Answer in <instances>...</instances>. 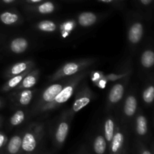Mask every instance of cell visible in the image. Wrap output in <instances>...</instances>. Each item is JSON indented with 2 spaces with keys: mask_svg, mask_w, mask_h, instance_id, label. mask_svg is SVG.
<instances>
[{
  "mask_svg": "<svg viewBox=\"0 0 154 154\" xmlns=\"http://www.w3.org/2000/svg\"><path fill=\"white\" fill-rule=\"evenodd\" d=\"M88 74L87 72H81L77 75H73V78L68 80L67 83L64 86L61 91L57 95L54 100L50 103L46 105H42L39 108V111L42 112L45 111H51V110L60 107V105H63L64 103L67 102L69 99L72 96V95L75 93V90H76L77 87L78 86L79 83L82 81L84 77Z\"/></svg>",
  "mask_w": 154,
  "mask_h": 154,
  "instance_id": "cell-1",
  "label": "cell"
},
{
  "mask_svg": "<svg viewBox=\"0 0 154 154\" xmlns=\"http://www.w3.org/2000/svg\"><path fill=\"white\" fill-rule=\"evenodd\" d=\"M95 60L93 59H86V60H81L66 63L51 77V80L57 81L61 78L77 75L81 72H83L84 69L91 66L92 64H93Z\"/></svg>",
  "mask_w": 154,
  "mask_h": 154,
  "instance_id": "cell-2",
  "label": "cell"
},
{
  "mask_svg": "<svg viewBox=\"0 0 154 154\" xmlns=\"http://www.w3.org/2000/svg\"><path fill=\"white\" fill-rule=\"evenodd\" d=\"M40 127L35 128L33 130L26 132L22 138V151L25 154H32L36 150L42 137Z\"/></svg>",
  "mask_w": 154,
  "mask_h": 154,
  "instance_id": "cell-3",
  "label": "cell"
},
{
  "mask_svg": "<svg viewBox=\"0 0 154 154\" xmlns=\"http://www.w3.org/2000/svg\"><path fill=\"white\" fill-rule=\"evenodd\" d=\"M93 93L90 91L89 87H85L81 90L77 95L75 100L72 105V111L73 113H77L81 111L82 108L87 106L91 101L93 98Z\"/></svg>",
  "mask_w": 154,
  "mask_h": 154,
  "instance_id": "cell-4",
  "label": "cell"
},
{
  "mask_svg": "<svg viewBox=\"0 0 154 154\" xmlns=\"http://www.w3.org/2000/svg\"><path fill=\"white\" fill-rule=\"evenodd\" d=\"M68 81H64V82H62V84H51V86L48 87L45 91L43 92L42 96V99H41L40 103V107H42V105H46V104L50 103V102H52L54 99V98L57 96V95L60 93L62 90V89L64 87V86L66 85V84L67 83Z\"/></svg>",
  "mask_w": 154,
  "mask_h": 154,
  "instance_id": "cell-5",
  "label": "cell"
},
{
  "mask_svg": "<svg viewBox=\"0 0 154 154\" xmlns=\"http://www.w3.org/2000/svg\"><path fill=\"white\" fill-rule=\"evenodd\" d=\"M124 135L123 132L117 129L114 131V136L111 139L109 147V154H122L124 146Z\"/></svg>",
  "mask_w": 154,
  "mask_h": 154,
  "instance_id": "cell-6",
  "label": "cell"
},
{
  "mask_svg": "<svg viewBox=\"0 0 154 154\" xmlns=\"http://www.w3.org/2000/svg\"><path fill=\"white\" fill-rule=\"evenodd\" d=\"M69 131V125L67 122L63 121L57 126L55 132V144L57 147H61L66 141Z\"/></svg>",
  "mask_w": 154,
  "mask_h": 154,
  "instance_id": "cell-7",
  "label": "cell"
},
{
  "mask_svg": "<svg viewBox=\"0 0 154 154\" xmlns=\"http://www.w3.org/2000/svg\"><path fill=\"white\" fill-rule=\"evenodd\" d=\"M144 34L143 25L139 22L135 23L130 27L128 32V38L132 44H137L142 38Z\"/></svg>",
  "mask_w": 154,
  "mask_h": 154,
  "instance_id": "cell-8",
  "label": "cell"
},
{
  "mask_svg": "<svg viewBox=\"0 0 154 154\" xmlns=\"http://www.w3.org/2000/svg\"><path fill=\"white\" fill-rule=\"evenodd\" d=\"M39 72L38 70L30 71L23 78L19 85L17 87V90L21 89H29L34 87L37 83L38 78Z\"/></svg>",
  "mask_w": 154,
  "mask_h": 154,
  "instance_id": "cell-9",
  "label": "cell"
},
{
  "mask_svg": "<svg viewBox=\"0 0 154 154\" xmlns=\"http://www.w3.org/2000/svg\"><path fill=\"white\" fill-rule=\"evenodd\" d=\"M33 66H34V63L32 61H25L17 63L14 65L12 67H11V69L8 72V75L12 77L14 76V75L22 74L23 72L31 69Z\"/></svg>",
  "mask_w": 154,
  "mask_h": 154,
  "instance_id": "cell-10",
  "label": "cell"
},
{
  "mask_svg": "<svg viewBox=\"0 0 154 154\" xmlns=\"http://www.w3.org/2000/svg\"><path fill=\"white\" fill-rule=\"evenodd\" d=\"M22 138L20 135H14L8 141L6 147L7 154H19L22 150Z\"/></svg>",
  "mask_w": 154,
  "mask_h": 154,
  "instance_id": "cell-11",
  "label": "cell"
},
{
  "mask_svg": "<svg viewBox=\"0 0 154 154\" xmlns=\"http://www.w3.org/2000/svg\"><path fill=\"white\" fill-rule=\"evenodd\" d=\"M124 94V86L122 84H117L111 87L110 90L108 99L112 104L117 103L121 100Z\"/></svg>",
  "mask_w": 154,
  "mask_h": 154,
  "instance_id": "cell-12",
  "label": "cell"
},
{
  "mask_svg": "<svg viewBox=\"0 0 154 154\" xmlns=\"http://www.w3.org/2000/svg\"><path fill=\"white\" fill-rule=\"evenodd\" d=\"M28 42L23 38H17L10 44V49L14 54H22L28 48Z\"/></svg>",
  "mask_w": 154,
  "mask_h": 154,
  "instance_id": "cell-13",
  "label": "cell"
},
{
  "mask_svg": "<svg viewBox=\"0 0 154 154\" xmlns=\"http://www.w3.org/2000/svg\"><path fill=\"white\" fill-rule=\"evenodd\" d=\"M30 71H31V69L26 71V72H23L22 74H20V75L12 76V78H11L8 81V82L3 86L2 90L4 92L9 91V90H12V89L17 87V86L20 84V83L21 81H22V80L23 79L24 77H25L26 75L30 72Z\"/></svg>",
  "mask_w": 154,
  "mask_h": 154,
  "instance_id": "cell-14",
  "label": "cell"
},
{
  "mask_svg": "<svg viewBox=\"0 0 154 154\" xmlns=\"http://www.w3.org/2000/svg\"><path fill=\"white\" fill-rule=\"evenodd\" d=\"M97 20V16L92 12H83L78 17V23L84 27L93 25Z\"/></svg>",
  "mask_w": 154,
  "mask_h": 154,
  "instance_id": "cell-15",
  "label": "cell"
},
{
  "mask_svg": "<svg viewBox=\"0 0 154 154\" xmlns=\"http://www.w3.org/2000/svg\"><path fill=\"white\" fill-rule=\"evenodd\" d=\"M137 105H138V102H137L136 98L132 95L128 96L125 102L124 109H123L125 114L128 117L133 116L136 111Z\"/></svg>",
  "mask_w": 154,
  "mask_h": 154,
  "instance_id": "cell-16",
  "label": "cell"
},
{
  "mask_svg": "<svg viewBox=\"0 0 154 154\" xmlns=\"http://www.w3.org/2000/svg\"><path fill=\"white\" fill-rule=\"evenodd\" d=\"M107 141L105 137L99 135L95 138L93 143V151L96 154H105L107 150Z\"/></svg>",
  "mask_w": 154,
  "mask_h": 154,
  "instance_id": "cell-17",
  "label": "cell"
},
{
  "mask_svg": "<svg viewBox=\"0 0 154 154\" xmlns=\"http://www.w3.org/2000/svg\"><path fill=\"white\" fill-rule=\"evenodd\" d=\"M147 122L144 116L139 115L136 120V132L139 136L144 137L147 133Z\"/></svg>",
  "mask_w": 154,
  "mask_h": 154,
  "instance_id": "cell-18",
  "label": "cell"
},
{
  "mask_svg": "<svg viewBox=\"0 0 154 154\" xmlns=\"http://www.w3.org/2000/svg\"><path fill=\"white\" fill-rule=\"evenodd\" d=\"M114 123L111 118H108L106 121L105 122L104 125V132H105V138L106 140L107 143L111 142L113 136H114Z\"/></svg>",
  "mask_w": 154,
  "mask_h": 154,
  "instance_id": "cell-19",
  "label": "cell"
},
{
  "mask_svg": "<svg viewBox=\"0 0 154 154\" xmlns=\"http://www.w3.org/2000/svg\"><path fill=\"white\" fill-rule=\"evenodd\" d=\"M18 20H19L18 15L10 11H5L0 14V20L5 25H12L16 23Z\"/></svg>",
  "mask_w": 154,
  "mask_h": 154,
  "instance_id": "cell-20",
  "label": "cell"
},
{
  "mask_svg": "<svg viewBox=\"0 0 154 154\" xmlns=\"http://www.w3.org/2000/svg\"><path fill=\"white\" fill-rule=\"evenodd\" d=\"M141 63L144 68L152 67L154 63V53L150 50L145 51L141 57Z\"/></svg>",
  "mask_w": 154,
  "mask_h": 154,
  "instance_id": "cell-21",
  "label": "cell"
},
{
  "mask_svg": "<svg viewBox=\"0 0 154 154\" xmlns=\"http://www.w3.org/2000/svg\"><path fill=\"white\" fill-rule=\"evenodd\" d=\"M38 29L45 32H53L57 29V25L54 22L51 20L41 21L38 23Z\"/></svg>",
  "mask_w": 154,
  "mask_h": 154,
  "instance_id": "cell-22",
  "label": "cell"
},
{
  "mask_svg": "<svg viewBox=\"0 0 154 154\" xmlns=\"http://www.w3.org/2000/svg\"><path fill=\"white\" fill-rule=\"evenodd\" d=\"M32 99V91L30 90H23L19 96V102L23 105H28Z\"/></svg>",
  "mask_w": 154,
  "mask_h": 154,
  "instance_id": "cell-23",
  "label": "cell"
},
{
  "mask_svg": "<svg viewBox=\"0 0 154 154\" xmlns=\"http://www.w3.org/2000/svg\"><path fill=\"white\" fill-rule=\"evenodd\" d=\"M54 9H55V6L54 3L51 2H46L42 3L38 7V11L42 14H48L54 12Z\"/></svg>",
  "mask_w": 154,
  "mask_h": 154,
  "instance_id": "cell-24",
  "label": "cell"
},
{
  "mask_svg": "<svg viewBox=\"0 0 154 154\" xmlns=\"http://www.w3.org/2000/svg\"><path fill=\"white\" fill-rule=\"evenodd\" d=\"M25 119V114L23 111H17L14 114L11 118L10 123L12 126H16L21 124Z\"/></svg>",
  "mask_w": 154,
  "mask_h": 154,
  "instance_id": "cell-25",
  "label": "cell"
},
{
  "mask_svg": "<svg viewBox=\"0 0 154 154\" xmlns=\"http://www.w3.org/2000/svg\"><path fill=\"white\" fill-rule=\"evenodd\" d=\"M154 99V87L150 85L146 88L143 93V99L147 104H150L153 102Z\"/></svg>",
  "mask_w": 154,
  "mask_h": 154,
  "instance_id": "cell-26",
  "label": "cell"
},
{
  "mask_svg": "<svg viewBox=\"0 0 154 154\" xmlns=\"http://www.w3.org/2000/svg\"><path fill=\"white\" fill-rule=\"evenodd\" d=\"M126 75V74H122V75H115V74H111L107 76H105V78L108 79V81H117V80L120 79Z\"/></svg>",
  "mask_w": 154,
  "mask_h": 154,
  "instance_id": "cell-27",
  "label": "cell"
},
{
  "mask_svg": "<svg viewBox=\"0 0 154 154\" xmlns=\"http://www.w3.org/2000/svg\"><path fill=\"white\" fill-rule=\"evenodd\" d=\"M7 141L8 139L6 135L4 133L0 132V149H2L5 145V144L7 143Z\"/></svg>",
  "mask_w": 154,
  "mask_h": 154,
  "instance_id": "cell-28",
  "label": "cell"
},
{
  "mask_svg": "<svg viewBox=\"0 0 154 154\" xmlns=\"http://www.w3.org/2000/svg\"><path fill=\"white\" fill-rule=\"evenodd\" d=\"M139 154H153L147 148L144 147H141L139 150Z\"/></svg>",
  "mask_w": 154,
  "mask_h": 154,
  "instance_id": "cell-29",
  "label": "cell"
},
{
  "mask_svg": "<svg viewBox=\"0 0 154 154\" xmlns=\"http://www.w3.org/2000/svg\"><path fill=\"white\" fill-rule=\"evenodd\" d=\"M141 1V2L142 3L143 5H150V3H151V2L153 1V0H140Z\"/></svg>",
  "mask_w": 154,
  "mask_h": 154,
  "instance_id": "cell-30",
  "label": "cell"
},
{
  "mask_svg": "<svg viewBox=\"0 0 154 154\" xmlns=\"http://www.w3.org/2000/svg\"><path fill=\"white\" fill-rule=\"evenodd\" d=\"M2 1L3 2L9 4V3H11V2H14L15 0H2Z\"/></svg>",
  "mask_w": 154,
  "mask_h": 154,
  "instance_id": "cell-31",
  "label": "cell"
},
{
  "mask_svg": "<svg viewBox=\"0 0 154 154\" xmlns=\"http://www.w3.org/2000/svg\"><path fill=\"white\" fill-rule=\"evenodd\" d=\"M27 1H29V2H32V3H37V2H42V0H27Z\"/></svg>",
  "mask_w": 154,
  "mask_h": 154,
  "instance_id": "cell-32",
  "label": "cell"
},
{
  "mask_svg": "<svg viewBox=\"0 0 154 154\" xmlns=\"http://www.w3.org/2000/svg\"><path fill=\"white\" fill-rule=\"evenodd\" d=\"M100 2H106V3H108V2H113L114 0H99Z\"/></svg>",
  "mask_w": 154,
  "mask_h": 154,
  "instance_id": "cell-33",
  "label": "cell"
},
{
  "mask_svg": "<svg viewBox=\"0 0 154 154\" xmlns=\"http://www.w3.org/2000/svg\"><path fill=\"white\" fill-rule=\"evenodd\" d=\"M0 107H1V101H0Z\"/></svg>",
  "mask_w": 154,
  "mask_h": 154,
  "instance_id": "cell-34",
  "label": "cell"
},
{
  "mask_svg": "<svg viewBox=\"0 0 154 154\" xmlns=\"http://www.w3.org/2000/svg\"><path fill=\"white\" fill-rule=\"evenodd\" d=\"M122 154H126V153H122Z\"/></svg>",
  "mask_w": 154,
  "mask_h": 154,
  "instance_id": "cell-35",
  "label": "cell"
},
{
  "mask_svg": "<svg viewBox=\"0 0 154 154\" xmlns=\"http://www.w3.org/2000/svg\"><path fill=\"white\" fill-rule=\"evenodd\" d=\"M0 154H2V153H0Z\"/></svg>",
  "mask_w": 154,
  "mask_h": 154,
  "instance_id": "cell-36",
  "label": "cell"
}]
</instances>
